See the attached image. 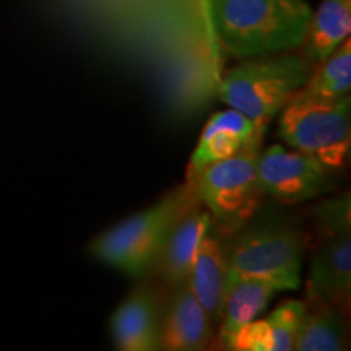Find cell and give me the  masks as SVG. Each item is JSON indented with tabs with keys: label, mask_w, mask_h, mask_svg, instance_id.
<instances>
[{
	"label": "cell",
	"mask_w": 351,
	"mask_h": 351,
	"mask_svg": "<svg viewBox=\"0 0 351 351\" xmlns=\"http://www.w3.org/2000/svg\"><path fill=\"white\" fill-rule=\"evenodd\" d=\"M208 12L218 41L241 59L302 46L313 16L306 0H208Z\"/></svg>",
	"instance_id": "6da1fadb"
},
{
	"label": "cell",
	"mask_w": 351,
	"mask_h": 351,
	"mask_svg": "<svg viewBox=\"0 0 351 351\" xmlns=\"http://www.w3.org/2000/svg\"><path fill=\"white\" fill-rule=\"evenodd\" d=\"M311 73L313 64L304 56L280 52L249 57L226 73L218 86V96L265 132Z\"/></svg>",
	"instance_id": "7a4b0ae2"
},
{
	"label": "cell",
	"mask_w": 351,
	"mask_h": 351,
	"mask_svg": "<svg viewBox=\"0 0 351 351\" xmlns=\"http://www.w3.org/2000/svg\"><path fill=\"white\" fill-rule=\"evenodd\" d=\"M278 135L293 150L314 158L332 173L343 169L351 153V98H291L282 109Z\"/></svg>",
	"instance_id": "3957f363"
},
{
	"label": "cell",
	"mask_w": 351,
	"mask_h": 351,
	"mask_svg": "<svg viewBox=\"0 0 351 351\" xmlns=\"http://www.w3.org/2000/svg\"><path fill=\"white\" fill-rule=\"evenodd\" d=\"M182 205L181 192L166 195L153 207L96 236L90 244V254L132 278H142L156 265L169 231L184 212Z\"/></svg>",
	"instance_id": "277c9868"
},
{
	"label": "cell",
	"mask_w": 351,
	"mask_h": 351,
	"mask_svg": "<svg viewBox=\"0 0 351 351\" xmlns=\"http://www.w3.org/2000/svg\"><path fill=\"white\" fill-rule=\"evenodd\" d=\"M306 241L301 231L285 225H263L234 232L225 247L228 274L263 280L278 291L301 285Z\"/></svg>",
	"instance_id": "5b68a950"
},
{
	"label": "cell",
	"mask_w": 351,
	"mask_h": 351,
	"mask_svg": "<svg viewBox=\"0 0 351 351\" xmlns=\"http://www.w3.org/2000/svg\"><path fill=\"white\" fill-rule=\"evenodd\" d=\"M258 148L261 145H252L197 171V197L225 234L247 225L265 197L257 179Z\"/></svg>",
	"instance_id": "8992f818"
},
{
	"label": "cell",
	"mask_w": 351,
	"mask_h": 351,
	"mask_svg": "<svg viewBox=\"0 0 351 351\" xmlns=\"http://www.w3.org/2000/svg\"><path fill=\"white\" fill-rule=\"evenodd\" d=\"M332 171L314 158L282 145H270L257 155V179L263 195L282 204H301L333 191Z\"/></svg>",
	"instance_id": "52a82bcc"
},
{
	"label": "cell",
	"mask_w": 351,
	"mask_h": 351,
	"mask_svg": "<svg viewBox=\"0 0 351 351\" xmlns=\"http://www.w3.org/2000/svg\"><path fill=\"white\" fill-rule=\"evenodd\" d=\"M307 293L348 313L351 304V231L324 236L311 258Z\"/></svg>",
	"instance_id": "ba28073f"
},
{
	"label": "cell",
	"mask_w": 351,
	"mask_h": 351,
	"mask_svg": "<svg viewBox=\"0 0 351 351\" xmlns=\"http://www.w3.org/2000/svg\"><path fill=\"white\" fill-rule=\"evenodd\" d=\"M160 326V350L199 351L212 340V320L187 282L174 287Z\"/></svg>",
	"instance_id": "9c48e42d"
},
{
	"label": "cell",
	"mask_w": 351,
	"mask_h": 351,
	"mask_svg": "<svg viewBox=\"0 0 351 351\" xmlns=\"http://www.w3.org/2000/svg\"><path fill=\"white\" fill-rule=\"evenodd\" d=\"M160 326L156 298L145 287L132 291L109 320L112 341L121 351L160 350Z\"/></svg>",
	"instance_id": "30bf717a"
},
{
	"label": "cell",
	"mask_w": 351,
	"mask_h": 351,
	"mask_svg": "<svg viewBox=\"0 0 351 351\" xmlns=\"http://www.w3.org/2000/svg\"><path fill=\"white\" fill-rule=\"evenodd\" d=\"M263 134L265 132L258 129L254 121L236 109L230 108L215 114L205 124L192 153V169L197 173L204 166L226 160L252 145H261Z\"/></svg>",
	"instance_id": "8fae6325"
},
{
	"label": "cell",
	"mask_w": 351,
	"mask_h": 351,
	"mask_svg": "<svg viewBox=\"0 0 351 351\" xmlns=\"http://www.w3.org/2000/svg\"><path fill=\"white\" fill-rule=\"evenodd\" d=\"M212 223L208 212H182L176 219L156 261L165 282L171 287L187 282L202 239L212 230Z\"/></svg>",
	"instance_id": "7c38bea8"
},
{
	"label": "cell",
	"mask_w": 351,
	"mask_h": 351,
	"mask_svg": "<svg viewBox=\"0 0 351 351\" xmlns=\"http://www.w3.org/2000/svg\"><path fill=\"white\" fill-rule=\"evenodd\" d=\"M187 283L212 324L219 322L228 287V262L225 247L212 230L202 239Z\"/></svg>",
	"instance_id": "4fadbf2b"
},
{
	"label": "cell",
	"mask_w": 351,
	"mask_h": 351,
	"mask_svg": "<svg viewBox=\"0 0 351 351\" xmlns=\"http://www.w3.org/2000/svg\"><path fill=\"white\" fill-rule=\"evenodd\" d=\"M306 311L298 328V351H343L348 350V327L345 314L317 295H309Z\"/></svg>",
	"instance_id": "5bb4252c"
},
{
	"label": "cell",
	"mask_w": 351,
	"mask_h": 351,
	"mask_svg": "<svg viewBox=\"0 0 351 351\" xmlns=\"http://www.w3.org/2000/svg\"><path fill=\"white\" fill-rule=\"evenodd\" d=\"M276 293H278V288L269 282L228 274L225 304H223V314L219 319L221 345L244 324L257 319V315L269 306L270 300Z\"/></svg>",
	"instance_id": "9a60e30c"
},
{
	"label": "cell",
	"mask_w": 351,
	"mask_h": 351,
	"mask_svg": "<svg viewBox=\"0 0 351 351\" xmlns=\"http://www.w3.org/2000/svg\"><path fill=\"white\" fill-rule=\"evenodd\" d=\"M351 33V0H322L311 16L304 38V57L320 64L337 51Z\"/></svg>",
	"instance_id": "2e32d148"
},
{
	"label": "cell",
	"mask_w": 351,
	"mask_h": 351,
	"mask_svg": "<svg viewBox=\"0 0 351 351\" xmlns=\"http://www.w3.org/2000/svg\"><path fill=\"white\" fill-rule=\"evenodd\" d=\"M319 69L311 73L309 80L291 98L337 99L350 95L351 90V41L350 38L337 51L317 64Z\"/></svg>",
	"instance_id": "e0dca14e"
},
{
	"label": "cell",
	"mask_w": 351,
	"mask_h": 351,
	"mask_svg": "<svg viewBox=\"0 0 351 351\" xmlns=\"http://www.w3.org/2000/svg\"><path fill=\"white\" fill-rule=\"evenodd\" d=\"M304 311V301L285 300L267 315L265 320L274 335V351L295 350V339Z\"/></svg>",
	"instance_id": "ac0fdd59"
},
{
	"label": "cell",
	"mask_w": 351,
	"mask_h": 351,
	"mask_svg": "<svg viewBox=\"0 0 351 351\" xmlns=\"http://www.w3.org/2000/svg\"><path fill=\"white\" fill-rule=\"evenodd\" d=\"M313 218L322 236H332L341 231H351L350 192L333 199L322 200L313 208Z\"/></svg>",
	"instance_id": "d6986e66"
},
{
	"label": "cell",
	"mask_w": 351,
	"mask_h": 351,
	"mask_svg": "<svg viewBox=\"0 0 351 351\" xmlns=\"http://www.w3.org/2000/svg\"><path fill=\"white\" fill-rule=\"evenodd\" d=\"M223 348L231 351H274V335L265 319H254L232 333L223 343Z\"/></svg>",
	"instance_id": "ffe728a7"
}]
</instances>
